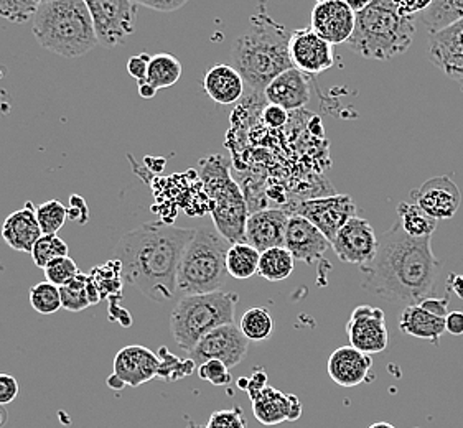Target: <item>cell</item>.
Listing matches in <instances>:
<instances>
[{
	"instance_id": "8992f818",
	"label": "cell",
	"mask_w": 463,
	"mask_h": 428,
	"mask_svg": "<svg viewBox=\"0 0 463 428\" xmlns=\"http://www.w3.org/2000/svg\"><path fill=\"white\" fill-rule=\"evenodd\" d=\"M200 180L210 201L214 229L230 244L246 242L250 209L240 185L232 180L228 160L210 155L200 162Z\"/></svg>"
},
{
	"instance_id": "d6986e66",
	"label": "cell",
	"mask_w": 463,
	"mask_h": 428,
	"mask_svg": "<svg viewBox=\"0 0 463 428\" xmlns=\"http://www.w3.org/2000/svg\"><path fill=\"white\" fill-rule=\"evenodd\" d=\"M158 371L160 358L146 346H126L114 358V374L130 387H139L158 377Z\"/></svg>"
},
{
	"instance_id": "1f68e13d",
	"label": "cell",
	"mask_w": 463,
	"mask_h": 428,
	"mask_svg": "<svg viewBox=\"0 0 463 428\" xmlns=\"http://www.w3.org/2000/svg\"><path fill=\"white\" fill-rule=\"evenodd\" d=\"M240 330L248 341H266L272 335L274 321L268 308L256 307L248 310L241 317Z\"/></svg>"
},
{
	"instance_id": "9a60e30c",
	"label": "cell",
	"mask_w": 463,
	"mask_h": 428,
	"mask_svg": "<svg viewBox=\"0 0 463 428\" xmlns=\"http://www.w3.org/2000/svg\"><path fill=\"white\" fill-rule=\"evenodd\" d=\"M356 14L348 2L320 0L317 2L310 17V28L330 45L346 43L353 35Z\"/></svg>"
},
{
	"instance_id": "83f0119b",
	"label": "cell",
	"mask_w": 463,
	"mask_h": 428,
	"mask_svg": "<svg viewBox=\"0 0 463 428\" xmlns=\"http://www.w3.org/2000/svg\"><path fill=\"white\" fill-rule=\"evenodd\" d=\"M398 221L404 233L414 239H427L436 233L439 221L430 218L429 214L420 209L416 203L402 201L398 205Z\"/></svg>"
},
{
	"instance_id": "8fae6325",
	"label": "cell",
	"mask_w": 463,
	"mask_h": 428,
	"mask_svg": "<svg viewBox=\"0 0 463 428\" xmlns=\"http://www.w3.org/2000/svg\"><path fill=\"white\" fill-rule=\"evenodd\" d=\"M294 214L306 218L307 221L320 229L325 237L334 242L335 236L345 224L356 216V205L350 195H334L326 198L304 200L294 206Z\"/></svg>"
},
{
	"instance_id": "ab89813d",
	"label": "cell",
	"mask_w": 463,
	"mask_h": 428,
	"mask_svg": "<svg viewBox=\"0 0 463 428\" xmlns=\"http://www.w3.org/2000/svg\"><path fill=\"white\" fill-rule=\"evenodd\" d=\"M43 272H45L47 282L53 284L58 289L65 287L66 284H70L71 280L76 279L81 274L78 265H76V262L70 256L50 262Z\"/></svg>"
},
{
	"instance_id": "7a4b0ae2",
	"label": "cell",
	"mask_w": 463,
	"mask_h": 428,
	"mask_svg": "<svg viewBox=\"0 0 463 428\" xmlns=\"http://www.w3.org/2000/svg\"><path fill=\"white\" fill-rule=\"evenodd\" d=\"M430 241L414 239L394 223L383 236L376 257L362 267V289L383 300L419 305L434 292L440 269Z\"/></svg>"
},
{
	"instance_id": "ee69618b",
	"label": "cell",
	"mask_w": 463,
	"mask_h": 428,
	"mask_svg": "<svg viewBox=\"0 0 463 428\" xmlns=\"http://www.w3.org/2000/svg\"><path fill=\"white\" fill-rule=\"evenodd\" d=\"M288 121V112L284 111L282 107L274 106V104H269L264 107L262 111V122L268 126L269 129H282Z\"/></svg>"
},
{
	"instance_id": "4fadbf2b",
	"label": "cell",
	"mask_w": 463,
	"mask_h": 428,
	"mask_svg": "<svg viewBox=\"0 0 463 428\" xmlns=\"http://www.w3.org/2000/svg\"><path fill=\"white\" fill-rule=\"evenodd\" d=\"M332 247L340 261L362 269L376 257L380 241L370 221L354 216L335 236Z\"/></svg>"
},
{
	"instance_id": "30bf717a",
	"label": "cell",
	"mask_w": 463,
	"mask_h": 428,
	"mask_svg": "<svg viewBox=\"0 0 463 428\" xmlns=\"http://www.w3.org/2000/svg\"><path fill=\"white\" fill-rule=\"evenodd\" d=\"M250 349V341L238 326H220L200 340V343L188 353V358L202 366L206 361H222L228 369L241 363Z\"/></svg>"
},
{
	"instance_id": "d4e9b609",
	"label": "cell",
	"mask_w": 463,
	"mask_h": 428,
	"mask_svg": "<svg viewBox=\"0 0 463 428\" xmlns=\"http://www.w3.org/2000/svg\"><path fill=\"white\" fill-rule=\"evenodd\" d=\"M244 84L242 76L232 65L224 63L212 66L203 78L204 93L222 106L238 103L244 93Z\"/></svg>"
},
{
	"instance_id": "4316f807",
	"label": "cell",
	"mask_w": 463,
	"mask_h": 428,
	"mask_svg": "<svg viewBox=\"0 0 463 428\" xmlns=\"http://www.w3.org/2000/svg\"><path fill=\"white\" fill-rule=\"evenodd\" d=\"M420 20L427 30L437 35L445 28L452 27L463 20V0H436L420 12Z\"/></svg>"
},
{
	"instance_id": "8d00e7d4",
	"label": "cell",
	"mask_w": 463,
	"mask_h": 428,
	"mask_svg": "<svg viewBox=\"0 0 463 428\" xmlns=\"http://www.w3.org/2000/svg\"><path fill=\"white\" fill-rule=\"evenodd\" d=\"M37 219L43 234H58L68 219V208L58 200L37 206Z\"/></svg>"
},
{
	"instance_id": "d590c367",
	"label": "cell",
	"mask_w": 463,
	"mask_h": 428,
	"mask_svg": "<svg viewBox=\"0 0 463 428\" xmlns=\"http://www.w3.org/2000/svg\"><path fill=\"white\" fill-rule=\"evenodd\" d=\"M61 295V307L68 312H83L91 307L88 297V274H80L76 279L66 284L65 287H60Z\"/></svg>"
},
{
	"instance_id": "7dc6e473",
	"label": "cell",
	"mask_w": 463,
	"mask_h": 428,
	"mask_svg": "<svg viewBox=\"0 0 463 428\" xmlns=\"http://www.w3.org/2000/svg\"><path fill=\"white\" fill-rule=\"evenodd\" d=\"M68 219L76 221V223L86 224L90 219V211L88 206L84 203L81 196L73 195L70 200V206H68Z\"/></svg>"
},
{
	"instance_id": "52a82bcc",
	"label": "cell",
	"mask_w": 463,
	"mask_h": 428,
	"mask_svg": "<svg viewBox=\"0 0 463 428\" xmlns=\"http://www.w3.org/2000/svg\"><path fill=\"white\" fill-rule=\"evenodd\" d=\"M232 244L213 228L196 229L178 269L176 297L220 292L228 275L226 256Z\"/></svg>"
},
{
	"instance_id": "5b68a950",
	"label": "cell",
	"mask_w": 463,
	"mask_h": 428,
	"mask_svg": "<svg viewBox=\"0 0 463 428\" xmlns=\"http://www.w3.org/2000/svg\"><path fill=\"white\" fill-rule=\"evenodd\" d=\"M32 32L42 47L68 60L84 56L98 45L86 0L40 2Z\"/></svg>"
},
{
	"instance_id": "2e32d148",
	"label": "cell",
	"mask_w": 463,
	"mask_h": 428,
	"mask_svg": "<svg viewBox=\"0 0 463 428\" xmlns=\"http://www.w3.org/2000/svg\"><path fill=\"white\" fill-rule=\"evenodd\" d=\"M412 203L437 221L452 219L462 205V193L454 180L447 175L430 178L412 193Z\"/></svg>"
},
{
	"instance_id": "6f0895ef",
	"label": "cell",
	"mask_w": 463,
	"mask_h": 428,
	"mask_svg": "<svg viewBox=\"0 0 463 428\" xmlns=\"http://www.w3.org/2000/svg\"><path fill=\"white\" fill-rule=\"evenodd\" d=\"M417 428H419V427H417Z\"/></svg>"
},
{
	"instance_id": "74e56055",
	"label": "cell",
	"mask_w": 463,
	"mask_h": 428,
	"mask_svg": "<svg viewBox=\"0 0 463 428\" xmlns=\"http://www.w3.org/2000/svg\"><path fill=\"white\" fill-rule=\"evenodd\" d=\"M158 358H160L158 377H162L164 381H176V379H182L195 371L196 364L190 358L182 361L174 354L168 353L167 348H160Z\"/></svg>"
},
{
	"instance_id": "f907efd6",
	"label": "cell",
	"mask_w": 463,
	"mask_h": 428,
	"mask_svg": "<svg viewBox=\"0 0 463 428\" xmlns=\"http://www.w3.org/2000/svg\"><path fill=\"white\" fill-rule=\"evenodd\" d=\"M445 331L450 335H463V312H450L445 317Z\"/></svg>"
},
{
	"instance_id": "f35d334b",
	"label": "cell",
	"mask_w": 463,
	"mask_h": 428,
	"mask_svg": "<svg viewBox=\"0 0 463 428\" xmlns=\"http://www.w3.org/2000/svg\"><path fill=\"white\" fill-rule=\"evenodd\" d=\"M38 5V0H0V17L12 23H27L35 17Z\"/></svg>"
},
{
	"instance_id": "60d3db41",
	"label": "cell",
	"mask_w": 463,
	"mask_h": 428,
	"mask_svg": "<svg viewBox=\"0 0 463 428\" xmlns=\"http://www.w3.org/2000/svg\"><path fill=\"white\" fill-rule=\"evenodd\" d=\"M246 419L240 407L216 410L204 428H246Z\"/></svg>"
},
{
	"instance_id": "d6a6232c",
	"label": "cell",
	"mask_w": 463,
	"mask_h": 428,
	"mask_svg": "<svg viewBox=\"0 0 463 428\" xmlns=\"http://www.w3.org/2000/svg\"><path fill=\"white\" fill-rule=\"evenodd\" d=\"M30 254L35 265L45 269L50 262L68 256V244L58 234H43Z\"/></svg>"
},
{
	"instance_id": "7bdbcfd3",
	"label": "cell",
	"mask_w": 463,
	"mask_h": 428,
	"mask_svg": "<svg viewBox=\"0 0 463 428\" xmlns=\"http://www.w3.org/2000/svg\"><path fill=\"white\" fill-rule=\"evenodd\" d=\"M238 386H240V389L248 391L250 399L252 401L256 395H260V392L268 387V374L264 373V371H260V369H256V371L252 373V376H250V379L241 377V379L238 381Z\"/></svg>"
},
{
	"instance_id": "484cf974",
	"label": "cell",
	"mask_w": 463,
	"mask_h": 428,
	"mask_svg": "<svg viewBox=\"0 0 463 428\" xmlns=\"http://www.w3.org/2000/svg\"><path fill=\"white\" fill-rule=\"evenodd\" d=\"M399 330L404 335L414 336L419 340L437 345L445 331V318L429 313L420 305H408L399 315Z\"/></svg>"
},
{
	"instance_id": "f1b7e54d",
	"label": "cell",
	"mask_w": 463,
	"mask_h": 428,
	"mask_svg": "<svg viewBox=\"0 0 463 428\" xmlns=\"http://www.w3.org/2000/svg\"><path fill=\"white\" fill-rule=\"evenodd\" d=\"M182 71L184 68L176 56L170 53H157L150 58L147 78L144 81L150 84L156 91L165 89L178 83V79L182 78Z\"/></svg>"
},
{
	"instance_id": "ba28073f",
	"label": "cell",
	"mask_w": 463,
	"mask_h": 428,
	"mask_svg": "<svg viewBox=\"0 0 463 428\" xmlns=\"http://www.w3.org/2000/svg\"><path fill=\"white\" fill-rule=\"evenodd\" d=\"M240 297L232 292H213L178 298L170 315V331L176 346L190 353L200 340L216 328L234 323Z\"/></svg>"
},
{
	"instance_id": "ac0fdd59",
	"label": "cell",
	"mask_w": 463,
	"mask_h": 428,
	"mask_svg": "<svg viewBox=\"0 0 463 428\" xmlns=\"http://www.w3.org/2000/svg\"><path fill=\"white\" fill-rule=\"evenodd\" d=\"M429 58L444 75L463 86V20L432 35Z\"/></svg>"
},
{
	"instance_id": "11a10c76",
	"label": "cell",
	"mask_w": 463,
	"mask_h": 428,
	"mask_svg": "<svg viewBox=\"0 0 463 428\" xmlns=\"http://www.w3.org/2000/svg\"><path fill=\"white\" fill-rule=\"evenodd\" d=\"M368 428H396L390 422H374L373 425H370Z\"/></svg>"
},
{
	"instance_id": "836d02e7",
	"label": "cell",
	"mask_w": 463,
	"mask_h": 428,
	"mask_svg": "<svg viewBox=\"0 0 463 428\" xmlns=\"http://www.w3.org/2000/svg\"><path fill=\"white\" fill-rule=\"evenodd\" d=\"M90 275L96 282L102 298L111 297L112 293L121 295L122 282H124L121 262L111 259V261L106 262L104 265H99V267L91 270Z\"/></svg>"
},
{
	"instance_id": "816d5d0a",
	"label": "cell",
	"mask_w": 463,
	"mask_h": 428,
	"mask_svg": "<svg viewBox=\"0 0 463 428\" xmlns=\"http://www.w3.org/2000/svg\"><path fill=\"white\" fill-rule=\"evenodd\" d=\"M449 289L463 300V275H455V274L449 275Z\"/></svg>"
},
{
	"instance_id": "db71d44e",
	"label": "cell",
	"mask_w": 463,
	"mask_h": 428,
	"mask_svg": "<svg viewBox=\"0 0 463 428\" xmlns=\"http://www.w3.org/2000/svg\"><path fill=\"white\" fill-rule=\"evenodd\" d=\"M106 384H108V387H111V389H114V391H121V389L126 387V384H124V381H122L121 377H118V376H116L114 373H112L111 376L108 377Z\"/></svg>"
},
{
	"instance_id": "681fc988",
	"label": "cell",
	"mask_w": 463,
	"mask_h": 428,
	"mask_svg": "<svg viewBox=\"0 0 463 428\" xmlns=\"http://www.w3.org/2000/svg\"><path fill=\"white\" fill-rule=\"evenodd\" d=\"M419 305L436 317L445 318L449 315V300L447 298L429 297L422 300Z\"/></svg>"
},
{
	"instance_id": "ffe728a7",
	"label": "cell",
	"mask_w": 463,
	"mask_h": 428,
	"mask_svg": "<svg viewBox=\"0 0 463 428\" xmlns=\"http://www.w3.org/2000/svg\"><path fill=\"white\" fill-rule=\"evenodd\" d=\"M288 218L286 209L254 211L246 224V242L260 252L284 247Z\"/></svg>"
},
{
	"instance_id": "6da1fadb",
	"label": "cell",
	"mask_w": 463,
	"mask_h": 428,
	"mask_svg": "<svg viewBox=\"0 0 463 428\" xmlns=\"http://www.w3.org/2000/svg\"><path fill=\"white\" fill-rule=\"evenodd\" d=\"M196 229L147 223L124 234L112 249L121 262L122 279L142 295L164 303L176 297L180 262Z\"/></svg>"
},
{
	"instance_id": "b9f144b4",
	"label": "cell",
	"mask_w": 463,
	"mask_h": 428,
	"mask_svg": "<svg viewBox=\"0 0 463 428\" xmlns=\"http://www.w3.org/2000/svg\"><path fill=\"white\" fill-rule=\"evenodd\" d=\"M200 379L210 382L213 386H228L232 384V377L230 369L222 361H206L198 366Z\"/></svg>"
},
{
	"instance_id": "7c38bea8",
	"label": "cell",
	"mask_w": 463,
	"mask_h": 428,
	"mask_svg": "<svg viewBox=\"0 0 463 428\" xmlns=\"http://www.w3.org/2000/svg\"><path fill=\"white\" fill-rule=\"evenodd\" d=\"M350 346L364 354L383 353L390 345L386 313L373 305H360L353 310L346 323Z\"/></svg>"
},
{
	"instance_id": "603a6c76",
	"label": "cell",
	"mask_w": 463,
	"mask_h": 428,
	"mask_svg": "<svg viewBox=\"0 0 463 428\" xmlns=\"http://www.w3.org/2000/svg\"><path fill=\"white\" fill-rule=\"evenodd\" d=\"M2 239L10 249L17 252H32L38 239L43 236L37 219V206L27 201L24 208L10 213L2 224Z\"/></svg>"
},
{
	"instance_id": "f6af8a7d",
	"label": "cell",
	"mask_w": 463,
	"mask_h": 428,
	"mask_svg": "<svg viewBox=\"0 0 463 428\" xmlns=\"http://www.w3.org/2000/svg\"><path fill=\"white\" fill-rule=\"evenodd\" d=\"M19 395V382L10 374H0V405H7Z\"/></svg>"
},
{
	"instance_id": "5bb4252c",
	"label": "cell",
	"mask_w": 463,
	"mask_h": 428,
	"mask_svg": "<svg viewBox=\"0 0 463 428\" xmlns=\"http://www.w3.org/2000/svg\"><path fill=\"white\" fill-rule=\"evenodd\" d=\"M288 53L292 66L304 75H320L334 66V45L318 37L310 27L290 33Z\"/></svg>"
},
{
	"instance_id": "4dcf8cb0",
	"label": "cell",
	"mask_w": 463,
	"mask_h": 428,
	"mask_svg": "<svg viewBox=\"0 0 463 428\" xmlns=\"http://www.w3.org/2000/svg\"><path fill=\"white\" fill-rule=\"evenodd\" d=\"M296 269V259L286 247H274L260 252L258 274L269 282H282L288 279Z\"/></svg>"
},
{
	"instance_id": "bcb514c9",
	"label": "cell",
	"mask_w": 463,
	"mask_h": 428,
	"mask_svg": "<svg viewBox=\"0 0 463 428\" xmlns=\"http://www.w3.org/2000/svg\"><path fill=\"white\" fill-rule=\"evenodd\" d=\"M150 58L147 53H140V55L130 56L129 61H128V73H129L134 79L144 81L147 78L148 63H150Z\"/></svg>"
},
{
	"instance_id": "9c48e42d",
	"label": "cell",
	"mask_w": 463,
	"mask_h": 428,
	"mask_svg": "<svg viewBox=\"0 0 463 428\" xmlns=\"http://www.w3.org/2000/svg\"><path fill=\"white\" fill-rule=\"evenodd\" d=\"M94 33L102 47L126 45L136 33L137 4L130 0H88Z\"/></svg>"
},
{
	"instance_id": "f5cc1de1",
	"label": "cell",
	"mask_w": 463,
	"mask_h": 428,
	"mask_svg": "<svg viewBox=\"0 0 463 428\" xmlns=\"http://www.w3.org/2000/svg\"><path fill=\"white\" fill-rule=\"evenodd\" d=\"M139 94L140 98H144V99H152L158 91H156L150 84L146 83V81H139Z\"/></svg>"
},
{
	"instance_id": "c3c4849f",
	"label": "cell",
	"mask_w": 463,
	"mask_h": 428,
	"mask_svg": "<svg viewBox=\"0 0 463 428\" xmlns=\"http://www.w3.org/2000/svg\"><path fill=\"white\" fill-rule=\"evenodd\" d=\"M137 7L156 10V12H175V10L185 7L186 0H158V2H148V0H136Z\"/></svg>"
},
{
	"instance_id": "cb8c5ba5",
	"label": "cell",
	"mask_w": 463,
	"mask_h": 428,
	"mask_svg": "<svg viewBox=\"0 0 463 428\" xmlns=\"http://www.w3.org/2000/svg\"><path fill=\"white\" fill-rule=\"evenodd\" d=\"M269 104L282 107L284 111L302 109L310 101V86L307 75L290 68L279 75L264 91Z\"/></svg>"
},
{
	"instance_id": "7402d4cb",
	"label": "cell",
	"mask_w": 463,
	"mask_h": 428,
	"mask_svg": "<svg viewBox=\"0 0 463 428\" xmlns=\"http://www.w3.org/2000/svg\"><path fill=\"white\" fill-rule=\"evenodd\" d=\"M250 402L254 417L269 427L282 422H296L302 415V402L296 394H282L270 386Z\"/></svg>"
},
{
	"instance_id": "e575fe53",
	"label": "cell",
	"mask_w": 463,
	"mask_h": 428,
	"mask_svg": "<svg viewBox=\"0 0 463 428\" xmlns=\"http://www.w3.org/2000/svg\"><path fill=\"white\" fill-rule=\"evenodd\" d=\"M30 305L40 315H53L61 307L60 289L50 282H40L30 289Z\"/></svg>"
},
{
	"instance_id": "e0dca14e",
	"label": "cell",
	"mask_w": 463,
	"mask_h": 428,
	"mask_svg": "<svg viewBox=\"0 0 463 428\" xmlns=\"http://www.w3.org/2000/svg\"><path fill=\"white\" fill-rule=\"evenodd\" d=\"M330 246L332 242L328 241L314 224L307 221L302 216L290 214L284 247L294 256L296 261L306 262V264L322 261L325 252Z\"/></svg>"
},
{
	"instance_id": "277c9868",
	"label": "cell",
	"mask_w": 463,
	"mask_h": 428,
	"mask_svg": "<svg viewBox=\"0 0 463 428\" xmlns=\"http://www.w3.org/2000/svg\"><path fill=\"white\" fill-rule=\"evenodd\" d=\"M288 42L286 27L260 10L250 17V27L234 40L232 66L254 93H264L279 75L294 68Z\"/></svg>"
},
{
	"instance_id": "9f6ffc18",
	"label": "cell",
	"mask_w": 463,
	"mask_h": 428,
	"mask_svg": "<svg viewBox=\"0 0 463 428\" xmlns=\"http://www.w3.org/2000/svg\"><path fill=\"white\" fill-rule=\"evenodd\" d=\"M4 420H5V415H2V414H0V427L4 425Z\"/></svg>"
},
{
	"instance_id": "3957f363",
	"label": "cell",
	"mask_w": 463,
	"mask_h": 428,
	"mask_svg": "<svg viewBox=\"0 0 463 428\" xmlns=\"http://www.w3.org/2000/svg\"><path fill=\"white\" fill-rule=\"evenodd\" d=\"M430 2L373 0L356 14V23L348 48L366 60H391L402 55L416 37L417 14Z\"/></svg>"
},
{
	"instance_id": "f546056e",
	"label": "cell",
	"mask_w": 463,
	"mask_h": 428,
	"mask_svg": "<svg viewBox=\"0 0 463 428\" xmlns=\"http://www.w3.org/2000/svg\"><path fill=\"white\" fill-rule=\"evenodd\" d=\"M260 252L248 242L232 244L226 256V270L232 279H250L260 269Z\"/></svg>"
},
{
	"instance_id": "44dd1931",
	"label": "cell",
	"mask_w": 463,
	"mask_h": 428,
	"mask_svg": "<svg viewBox=\"0 0 463 428\" xmlns=\"http://www.w3.org/2000/svg\"><path fill=\"white\" fill-rule=\"evenodd\" d=\"M371 368L373 358L370 354L362 353L353 346L335 349L326 364L330 379L342 387H356L364 384L370 379Z\"/></svg>"
}]
</instances>
